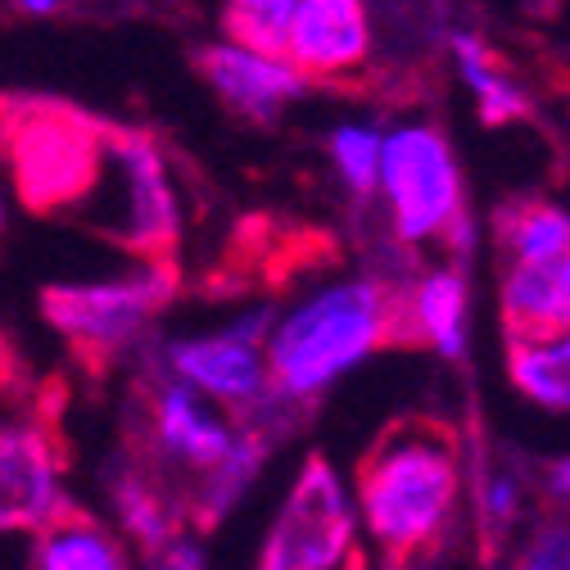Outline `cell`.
I'll return each instance as SVG.
<instances>
[{"instance_id":"obj_1","label":"cell","mask_w":570,"mask_h":570,"mask_svg":"<svg viewBox=\"0 0 570 570\" xmlns=\"http://www.w3.org/2000/svg\"><path fill=\"white\" fill-rule=\"evenodd\" d=\"M399 340H407V291L367 272L326 281L281 313L267 340L272 390L281 403H308Z\"/></svg>"},{"instance_id":"obj_2","label":"cell","mask_w":570,"mask_h":570,"mask_svg":"<svg viewBox=\"0 0 570 570\" xmlns=\"http://www.w3.org/2000/svg\"><path fill=\"white\" fill-rule=\"evenodd\" d=\"M462 480L458 431L435 416H403L358 462V508L390 570L435 548Z\"/></svg>"},{"instance_id":"obj_3","label":"cell","mask_w":570,"mask_h":570,"mask_svg":"<svg viewBox=\"0 0 570 570\" xmlns=\"http://www.w3.org/2000/svg\"><path fill=\"white\" fill-rule=\"evenodd\" d=\"M105 146H109V127L78 109H63L50 100H28V105L10 100L6 150L19 199L32 213L78 218V208L100 186Z\"/></svg>"},{"instance_id":"obj_4","label":"cell","mask_w":570,"mask_h":570,"mask_svg":"<svg viewBox=\"0 0 570 570\" xmlns=\"http://www.w3.org/2000/svg\"><path fill=\"white\" fill-rule=\"evenodd\" d=\"M78 223L100 232L127 254L168 258L181 236V199L159 140L131 127H109L105 173L96 195L78 208Z\"/></svg>"},{"instance_id":"obj_5","label":"cell","mask_w":570,"mask_h":570,"mask_svg":"<svg viewBox=\"0 0 570 570\" xmlns=\"http://www.w3.org/2000/svg\"><path fill=\"white\" fill-rule=\"evenodd\" d=\"M381 199L390 213V232L403 249L449 240L466 218L462 168L449 136L431 118H403L385 131Z\"/></svg>"},{"instance_id":"obj_6","label":"cell","mask_w":570,"mask_h":570,"mask_svg":"<svg viewBox=\"0 0 570 570\" xmlns=\"http://www.w3.org/2000/svg\"><path fill=\"white\" fill-rule=\"evenodd\" d=\"M173 295H177L173 258H140L122 276L46 285L41 313L82 358L109 363L146 335V326L159 317V308Z\"/></svg>"},{"instance_id":"obj_7","label":"cell","mask_w":570,"mask_h":570,"mask_svg":"<svg viewBox=\"0 0 570 570\" xmlns=\"http://www.w3.org/2000/svg\"><path fill=\"white\" fill-rule=\"evenodd\" d=\"M358 557L353 503L326 458H308L272 521L258 570H344Z\"/></svg>"},{"instance_id":"obj_8","label":"cell","mask_w":570,"mask_h":570,"mask_svg":"<svg viewBox=\"0 0 570 570\" xmlns=\"http://www.w3.org/2000/svg\"><path fill=\"white\" fill-rule=\"evenodd\" d=\"M59 466V431L46 412L6 421V435H0V521L6 530L41 534L63 517Z\"/></svg>"},{"instance_id":"obj_9","label":"cell","mask_w":570,"mask_h":570,"mask_svg":"<svg viewBox=\"0 0 570 570\" xmlns=\"http://www.w3.org/2000/svg\"><path fill=\"white\" fill-rule=\"evenodd\" d=\"M199 73H204L213 96H218L236 118H249V122H272L295 100H304L313 87V78L299 63H291L285 55L240 46L232 37L199 50Z\"/></svg>"},{"instance_id":"obj_10","label":"cell","mask_w":570,"mask_h":570,"mask_svg":"<svg viewBox=\"0 0 570 570\" xmlns=\"http://www.w3.org/2000/svg\"><path fill=\"white\" fill-rule=\"evenodd\" d=\"M164 363L177 381H186L190 390L218 399L236 412H258V407H276V390H272V367H267V348L240 344L227 331L213 335H186L173 340L164 348Z\"/></svg>"},{"instance_id":"obj_11","label":"cell","mask_w":570,"mask_h":570,"mask_svg":"<svg viewBox=\"0 0 570 570\" xmlns=\"http://www.w3.org/2000/svg\"><path fill=\"white\" fill-rule=\"evenodd\" d=\"M372 14L367 0H299L285 37V59L308 78H348L367 68Z\"/></svg>"},{"instance_id":"obj_12","label":"cell","mask_w":570,"mask_h":570,"mask_svg":"<svg viewBox=\"0 0 570 570\" xmlns=\"http://www.w3.org/2000/svg\"><path fill=\"white\" fill-rule=\"evenodd\" d=\"M150 435L155 444L181 462L186 471H204L213 475L236 449L240 431H232V425L199 403V390H190L186 381H159L155 385V399H150Z\"/></svg>"},{"instance_id":"obj_13","label":"cell","mask_w":570,"mask_h":570,"mask_svg":"<svg viewBox=\"0 0 570 570\" xmlns=\"http://www.w3.org/2000/svg\"><path fill=\"white\" fill-rule=\"evenodd\" d=\"M508 340H543L570 331V254L539 263H508L498 281Z\"/></svg>"},{"instance_id":"obj_14","label":"cell","mask_w":570,"mask_h":570,"mask_svg":"<svg viewBox=\"0 0 570 570\" xmlns=\"http://www.w3.org/2000/svg\"><path fill=\"white\" fill-rule=\"evenodd\" d=\"M407 335L431 344L440 358L466 348V276L458 267H425L407 285Z\"/></svg>"},{"instance_id":"obj_15","label":"cell","mask_w":570,"mask_h":570,"mask_svg":"<svg viewBox=\"0 0 570 570\" xmlns=\"http://www.w3.org/2000/svg\"><path fill=\"white\" fill-rule=\"evenodd\" d=\"M453 59H458V73L466 82V91L475 96V114L484 127H503V122H521L530 118L534 100L525 96V87L508 73L498 55L484 46V37L475 32H453Z\"/></svg>"},{"instance_id":"obj_16","label":"cell","mask_w":570,"mask_h":570,"mask_svg":"<svg viewBox=\"0 0 570 570\" xmlns=\"http://www.w3.org/2000/svg\"><path fill=\"white\" fill-rule=\"evenodd\" d=\"M493 236L503 245L508 263H539L570 254V208L548 199H512L498 208Z\"/></svg>"},{"instance_id":"obj_17","label":"cell","mask_w":570,"mask_h":570,"mask_svg":"<svg viewBox=\"0 0 570 570\" xmlns=\"http://www.w3.org/2000/svg\"><path fill=\"white\" fill-rule=\"evenodd\" d=\"M508 376L530 403L570 412V331L543 340H508Z\"/></svg>"},{"instance_id":"obj_18","label":"cell","mask_w":570,"mask_h":570,"mask_svg":"<svg viewBox=\"0 0 570 570\" xmlns=\"http://www.w3.org/2000/svg\"><path fill=\"white\" fill-rule=\"evenodd\" d=\"M37 570H127V561L109 530L78 508H63V517L37 534Z\"/></svg>"},{"instance_id":"obj_19","label":"cell","mask_w":570,"mask_h":570,"mask_svg":"<svg viewBox=\"0 0 570 570\" xmlns=\"http://www.w3.org/2000/svg\"><path fill=\"white\" fill-rule=\"evenodd\" d=\"M326 155L353 199L381 195V164H385V131L372 122H340L326 136Z\"/></svg>"},{"instance_id":"obj_20","label":"cell","mask_w":570,"mask_h":570,"mask_svg":"<svg viewBox=\"0 0 570 570\" xmlns=\"http://www.w3.org/2000/svg\"><path fill=\"white\" fill-rule=\"evenodd\" d=\"M267 449H272V435H263V431H240V440H236L232 458H227L218 471H213V475H204L199 525H213V521H223V517H227V508H232L236 498L245 493V484L258 475V466H263Z\"/></svg>"},{"instance_id":"obj_21","label":"cell","mask_w":570,"mask_h":570,"mask_svg":"<svg viewBox=\"0 0 570 570\" xmlns=\"http://www.w3.org/2000/svg\"><path fill=\"white\" fill-rule=\"evenodd\" d=\"M299 0H227V37L267 55H285Z\"/></svg>"},{"instance_id":"obj_22","label":"cell","mask_w":570,"mask_h":570,"mask_svg":"<svg viewBox=\"0 0 570 570\" xmlns=\"http://www.w3.org/2000/svg\"><path fill=\"white\" fill-rule=\"evenodd\" d=\"M118 508H122V521L131 525V534L164 552L173 548V512H164V503L146 489V480H136V475H122L118 480Z\"/></svg>"},{"instance_id":"obj_23","label":"cell","mask_w":570,"mask_h":570,"mask_svg":"<svg viewBox=\"0 0 570 570\" xmlns=\"http://www.w3.org/2000/svg\"><path fill=\"white\" fill-rule=\"evenodd\" d=\"M521 570H570V525L566 521H552L534 534Z\"/></svg>"},{"instance_id":"obj_24","label":"cell","mask_w":570,"mask_h":570,"mask_svg":"<svg viewBox=\"0 0 570 570\" xmlns=\"http://www.w3.org/2000/svg\"><path fill=\"white\" fill-rule=\"evenodd\" d=\"M155 570H204V557H199L195 543H173V548L159 552Z\"/></svg>"},{"instance_id":"obj_25","label":"cell","mask_w":570,"mask_h":570,"mask_svg":"<svg viewBox=\"0 0 570 570\" xmlns=\"http://www.w3.org/2000/svg\"><path fill=\"white\" fill-rule=\"evenodd\" d=\"M484 503H489V512H493V517H508V512H512V503H517V484H512V475L489 480Z\"/></svg>"},{"instance_id":"obj_26","label":"cell","mask_w":570,"mask_h":570,"mask_svg":"<svg viewBox=\"0 0 570 570\" xmlns=\"http://www.w3.org/2000/svg\"><path fill=\"white\" fill-rule=\"evenodd\" d=\"M10 6L19 14H28V19H50V14H59L68 6V0H10Z\"/></svg>"},{"instance_id":"obj_27","label":"cell","mask_w":570,"mask_h":570,"mask_svg":"<svg viewBox=\"0 0 570 570\" xmlns=\"http://www.w3.org/2000/svg\"><path fill=\"white\" fill-rule=\"evenodd\" d=\"M548 484H552V493H557V498H570V458H561V462L552 466Z\"/></svg>"},{"instance_id":"obj_28","label":"cell","mask_w":570,"mask_h":570,"mask_svg":"<svg viewBox=\"0 0 570 570\" xmlns=\"http://www.w3.org/2000/svg\"><path fill=\"white\" fill-rule=\"evenodd\" d=\"M344 570H367V557H363V552H358V557H353V561H348V566H344Z\"/></svg>"}]
</instances>
